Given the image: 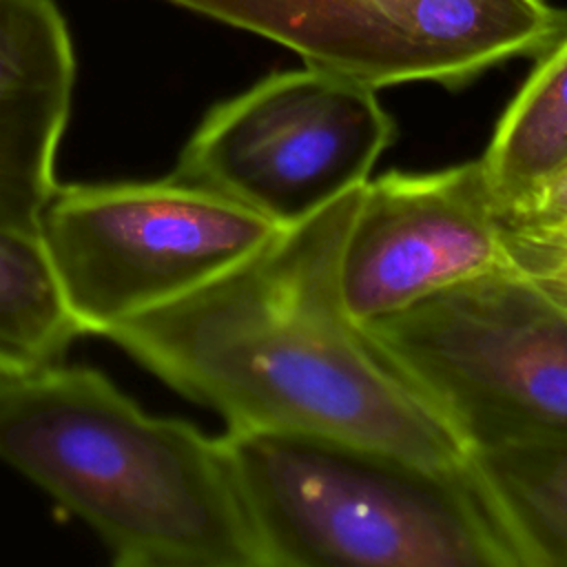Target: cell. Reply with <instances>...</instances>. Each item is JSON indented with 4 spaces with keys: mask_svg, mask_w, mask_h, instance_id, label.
Returning <instances> with one entry per match:
<instances>
[{
    "mask_svg": "<svg viewBox=\"0 0 567 567\" xmlns=\"http://www.w3.org/2000/svg\"><path fill=\"white\" fill-rule=\"evenodd\" d=\"M359 193L279 228L228 270L104 339L228 430L317 434L470 470L447 416L346 308L339 255Z\"/></svg>",
    "mask_w": 567,
    "mask_h": 567,
    "instance_id": "6da1fadb",
    "label": "cell"
},
{
    "mask_svg": "<svg viewBox=\"0 0 567 567\" xmlns=\"http://www.w3.org/2000/svg\"><path fill=\"white\" fill-rule=\"evenodd\" d=\"M498 268L501 213L478 157L368 179L343 235L339 286L350 315L370 326Z\"/></svg>",
    "mask_w": 567,
    "mask_h": 567,
    "instance_id": "ba28073f",
    "label": "cell"
},
{
    "mask_svg": "<svg viewBox=\"0 0 567 567\" xmlns=\"http://www.w3.org/2000/svg\"><path fill=\"white\" fill-rule=\"evenodd\" d=\"M472 467L518 567H567V441L474 452Z\"/></svg>",
    "mask_w": 567,
    "mask_h": 567,
    "instance_id": "30bf717a",
    "label": "cell"
},
{
    "mask_svg": "<svg viewBox=\"0 0 567 567\" xmlns=\"http://www.w3.org/2000/svg\"><path fill=\"white\" fill-rule=\"evenodd\" d=\"M470 454L567 441V310L512 268L368 326Z\"/></svg>",
    "mask_w": 567,
    "mask_h": 567,
    "instance_id": "277c9868",
    "label": "cell"
},
{
    "mask_svg": "<svg viewBox=\"0 0 567 567\" xmlns=\"http://www.w3.org/2000/svg\"><path fill=\"white\" fill-rule=\"evenodd\" d=\"M394 135L377 89L315 66L277 71L215 104L173 173L286 228L363 186Z\"/></svg>",
    "mask_w": 567,
    "mask_h": 567,
    "instance_id": "8992f818",
    "label": "cell"
},
{
    "mask_svg": "<svg viewBox=\"0 0 567 567\" xmlns=\"http://www.w3.org/2000/svg\"><path fill=\"white\" fill-rule=\"evenodd\" d=\"M75 86L69 24L53 0H0V224L35 233L58 188Z\"/></svg>",
    "mask_w": 567,
    "mask_h": 567,
    "instance_id": "9c48e42d",
    "label": "cell"
},
{
    "mask_svg": "<svg viewBox=\"0 0 567 567\" xmlns=\"http://www.w3.org/2000/svg\"><path fill=\"white\" fill-rule=\"evenodd\" d=\"M221 439L268 567H518L474 467L301 432Z\"/></svg>",
    "mask_w": 567,
    "mask_h": 567,
    "instance_id": "3957f363",
    "label": "cell"
},
{
    "mask_svg": "<svg viewBox=\"0 0 567 567\" xmlns=\"http://www.w3.org/2000/svg\"><path fill=\"white\" fill-rule=\"evenodd\" d=\"M481 162L498 206L518 202L567 164V31L536 58Z\"/></svg>",
    "mask_w": 567,
    "mask_h": 567,
    "instance_id": "8fae6325",
    "label": "cell"
},
{
    "mask_svg": "<svg viewBox=\"0 0 567 567\" xmlns=\"http://www.w3.org/2000/svg\"><path fill=\"white\" fill-rule=\"evenodd\" d=\"M0 372H2V368H0Z\"/></svg>",
    "mask_w": 567,
    "mask_h": 567,
    "instance_id": "5bb4252c",
    "label": "cell"
},
{
    "mask_svg": "<svg viewBox=\"0 0 567 567\" xmlns=\"http://www.w3.org/2000/svg\"><path fill=\"white\" fill-rule=\"evenodd\" d=\"M498 213L507 268L567 310V164Z\"/></svg>",
    "mask_w": 567,
    "mask_h": 567,
    "instance_id": "4fadbf2b",
    "label": "cell"
},
{
    "mask_svg": "<svg viewBox=\"0 0 567 567\" xmlns=\"http://www.w3.org/2000/svg\"><path fill=\"white\" fill-rule=\"evenodd\" d=\"M279 226L175 173L155 182L69 184L40 241L80 334H106L228 270Z\"/></svg>",
    "mask_w": 567,
    "mask_h": 567,
    "instance_id": "5b68a950",
    "label": "cell"
},
{
    "mask_svg": "<svg viewBox=\"0 0 567 567\" xmlns=\"http://www.w3.org/2000/svg\"><path fill=\"white\" fill-rule=\"evenodd\" d=\"M0 461L120 567H268L224 439L148 414L97 370H2Z\"/></svg>",
    "mask_w": 567,
    "mask_h": 567,
    "instance_id": "7a4b0ae2",
    "label": "cell"
},
{
    "mask_svg": "<svg viewBox=\"0 0 567 567\" xmlns=\"http://www.w3.org/2000/svg\"><path fill=\"white\" fill-rule=\"evenodd\" d=\"M78 334L40 235L0 224V368L60 363Z\"/></svg>",
    "mask_w": 567,
    "mask_h": 567,
    "instance_id": "7c38bea8",
    "label": "cell"
},
{
    "mask_svg": "<svg viewBox=\"0 0 567 567\" xmlns=\"http://www.w3.org/2000/svg\"><path fill=\"white\" fill-rule=\"evenodd\" d=\"M295 51L306 66L372 89H458L567 31L547 0H166Z\"/></svg>",
    "mask_w": 567,
    "mask_h": 567,
    "instance_id": "52a82bcc",
    "label": "cell"
}]
</instances>
